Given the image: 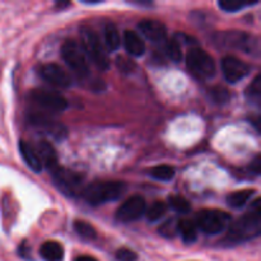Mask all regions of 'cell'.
<instances>
[{
	"label": "cell",
	"instance_id": "cell-1",
	"mask_svg": "<svg viewBox=\"0 0 261 261\" xmlns=\"http://www.w3.org/2000/svg\"><path fill=\"white\" fill-rule=\"evenodd\" d=\"M261 232V209L260 199H256L251 209L245 213L241 218L231 223L224 242L228 245H237L250 241L260 234Z\"/></svg>",
	"mask_w": 261,
	"mask_h": 261
},
{
	"label": "cell",
	"instance_id": "cell-2",
	"mask_svg": "<svg viewBox=\"0 0 261 261\" xmlns=\"http://www.w3.org/2000/svg\"><path fill=\"white\" fill-rule=\"evenodd\" d=\"M127 190L125 182L120 181H99L84 186L81 195L89 205H101L109 201L119 200Z\"/></svg>",
	"mask_w": 261,
	"mask_h": 261
},
{
	"label": "cell",
	"instance_id": "cell-3",
	"mask_svg": "<svg viewBox=\"0 0 261 261\" xmlns=\"http://www.w3.org/2000/svg\"><path fill=\"white\" fill-rule=\"evenodd\" d=\"M81 40L86 56L91 59L97 68L107 70L110 68V59L94 31L89 27H81Z\"/></svg>",
	"mask_w": 261,
	"mask_h": 261
},
{
	"label": "cell",
	"instance_id": "cell-4",
	"mask_svg": "<svg viewBox=\"0 0 261 261\" xmlns=\"http://www.w3.org/2000/svg\"><path fill=\"white\" fill-rule=\"evenodd\" d=\"M196 228L206 234H218L231 224V216L218 209H203L196 214Z\"/></svg>",
	"mask_w": 261,
	"mask_h": 261
},
{
	"label": "cell",
	"instance_id": "cell-5",
	"mask_svg": "<svg viewBox=\"0 0 261 261\" xmlns=\"http://www.w3.org/2000/svg\"><path fill=\"white\" fill-rule=\"evenodd\" d=\"M216 42L219 46L228 48H236L246 54H257L259 51V40L250 33L241 32V31H227V32L218 33L216 37Z\"/></svg>",
	"mask_w": 261,
	"mask_h": 261
},
{
	"label": "cell",
	"instance_id": "cell-6",
	"mask_svg": "<svg viewBox=\"0 0 261 261\" xmlns=\"http://www.w3.org/2000/svg\"><path fill=\"white\" fill-rule=\"evenodd\" d=\"M189 70L200 79H211L216 75V63L206 51L200 47H193L186 55Z\"/></svg>",
	"mask_w": 261,
	"mask_h": 261
},
{
	"label": "cell",
	"instance_id": "cell-7",
	"mask_svg": "<svg viewBox=\"0 0 261 261\" xmlns=\"http://www.w3.org/2000/svg\"><path fill=\"white\" fill-rule=\"evenodd\" d=\"M61 56L66 65L71 69L74 74L81 78H86L89 74V66L87 63V56L82 46L75 41L66 40L61 46Z\"/></svg>",
	"mask_w": 261,
	"mask_h": 261
},
{
	"label": "cell",
	"instance_id": "cell-8",
	"mask_svg": "<svg viewBox=\"0 0 261 261\" xmlns=\"http://www.w3.org/2000/svg\"><path fill=\"white\" fill-rule=\"evenodd\" d=\"M51 173H53V178L56 188L63 191L65 195L74 196L82 194L84 189V177L81 173L68 170V168L60 167V166Z\"/></svg>",
	"mask_w": 261,
	"mask_h": 261
},
{
	"label": "cell",
	"instance_id": "cell-9",
	"mask_svg": "<svg viewBox=\"0 0 261 261\" xmlns=\"http://www.w3.org/2000/svg\"><path fill=\"white\" fill-rule=\"evenodd\" d=\"M31 101L47 112H63L68 107V101L63 94L45 88H37L31 91Z\"/></svg>",
	"mask_w": 261,
	"mask_h": 261
},
{
	"label": "cell",
	"instance_id": "cell-10",
	"mask_svg": "<svg viewBox=\"0 0 261 261\" xmlns=\"http://www.w3.org/2000/svg\"><path fill=\"white\" fill-rule=\"evenodd\" d=\"M28 121L36 129L43 130L46 134L51 135L56 140L64 139L68 135V130H66V127L63 124H60V122L54 120L53 117L46 114H38V112H36V114L30 115L28 116Z\"/></svg>",
	"mask_w": 261,
	"mask_h": 261
},
{
	"label": "cell",
	"instance_id": "cell-11",
	"mask_svg": "<svg viewBox=\"0 0 261 261\" xmlns=\"http://www.w3.org/2000/svg\"><path fill=\"white\" fill-rule=\"evenodd\" d=\"M144 198L139 195H134L125 200L121 204L116 212V219L122 223H129V222L138 221L144 216L145 211H147V205H145Z\"/></svg>",
	"mask_w": 261,
	"mask_h": 261
},
{
	"label": "cell",
	"instance_id": "cell-12",
	"mask_svg": "<svg viewBox=\"0 0 261 261\" xmlns=\"http://www.w3.org/2000/svg\"><path fill=\"white\" fill-rule=\"evenodd\" d=\"M222 71L229 83H237L250 74V65L236 56L227 55L222 59Z\"/></svg>",
	"mask_w": 261,
	"mask_h": 261
},
{
	"label": "cell",
	"instance_id": "cell-13",
	"mask_svg": "<svg viewBox=\"0 0 261 261\" xmlns=\"http://www.w3.org/2000/svg\"><path fill=\"white\" fill-rule=\"evenodd\" d=\"M41 78L56 88H68L71 86V78L58 64H45L38 69Z\"/></svg>",
	"mask_w": 261,
	"mask_h": 261
},
{
	"label": "cell",
	"instance_id": "cell-14",
	"mask_svg": "<svg viewBox=\"0 0 261 261\" xmlns=\"http://www.w3.org/2000/svg\"><path fill=\"white\" fill-rule=\"evenodd\" d=\"M138 28L142 35L152 42H162L167 37V28L160 20L144 19L138 24Z\"/></svg>",
	"mask_w": 261,
	"mask_h": 261
},
{
	"label": "cell",
	"instance_id": "cell-15",
	"mask_svg": "<svg viewBox=\"0 0 261 261\" xmlns=\"http://www.w3.org/2000/svg\"><path fill=\"white\" fill-rule=\"evenodd\" d=\"M35 149L38 158H40V162L41 165H42V167H46L48 171H51V172L59 167L58 155H56L55 149H54V147L50 143L40 142Z\"/></svg>",
	"mask_w": 261,
	"mask_h": 261
},
{
	"label": "cell",
	"instance_id": "cell-16",
	"mask_svg": "<svg viewBox=\"0 0 261 261\" xmlns=\"http://www.w3.org/2000/svg\"><path fill=\"white\" fill-rule=\"evenodd\" d=\"M19 152L22 158L24 160L25 165L31 168L35 172L40 173L42 171V165L40 162V158H38L37 153H36L35 147L30 144L28 142H24V140H20L19 142Z\"/></svg>",
	"mask_w": 261,
	"mask_h": 261
},
{
	"label": "cell",
	"instance_id": "cell-17",
	"mask_svg": "<svg viewBox=\"0 0 261 261\" xmlns=\"http://www.w3.org/2000/svg\"><path fill=\"white\" fill-rule=\"evenodd\" d=\"M124 45L127 53L133 56H142L145 53V43L139 35L134 31H125Z\"/></svg>",
	"mask_w": 261,
	"mask_h": 261
},
{
	"label": "cell",
	"instance_id": "cell-18",
	"mask_svg": "<svg viewBox=\"0 0 261 261\" xmlns=\"http://www.w3.org/2000/svg\"><path fill=\"white\" fill-rule=\"evenodd\" d=\"M40 255L45 261H61L64 257V249L56 241L43 242L40 247Z\"/></svg>",
	"mask_w": 261,
	"mask_h": 261
},
{
	"label": "cell",
	"instance_id": "cell-19",
	"mask_svg": "<svg viewBox=\"0 0 261 261\" xmlns=\"http://www.w3.org/2000/svg\"><path fill=\"white\" fill-rule=\"evenodd\" d=\"M177 232L185 244H193L198 240V228L190 219H180L177 223Z\"/></svg>",
	"mask_w": 261,
	"mask_h": 261
},
{
	"label": "cell",
	"instance_id": "cell-20",
	"mask_svg": "<svg viewBox=\"0 0 261 261\" xmlns=\"http://www.w3.org/2000/svg\"><path fill=\"white\" fill-rule=\"evenodd\" d=\"M255 193H256V191L250 190V189L234 191V193H231L227 196V204H228L231 208L241 209L242 206H245V204L252 198V195H254Z\"/></svg>",
	"mask_w": 261,
	"mask_h": 261
},
{
	"label": "cell",
	"instance_id": "cell-21",
	"mask_svg": "<svg viewBox=\"0 0 261 261\" xmlns=\"http://www.w3.org/2000/svg\"><path fill=\"white\" fill-rule=\"evenodd\" d=\"M103 36H105V43H106L107 48H109L110 51H115L119 48L120 35H119V30H117V27L114 24V23L112 22L106 23V25H105Z\"/></svg>",
	"mask_w": 261,
	"mask_h": 261
},
{
	"label": "cell",
	"instance_id": "cell-22",
	"mask_svg": "<svg viewBox=\"0 0 261 261\" xmlns=\"http://www.w3.org/2000/svg\"><path fill=\"white\" fill-rule=\"evenodd\" d=\"M74 231L76 232L79 237L87 240V241H92V240L97 239V232L94 227L91 223H88V222L82 221V219L74 221Z\"/></svg>",
	"mask_w": 261,
	"mask_h": 261
},
{
	"label": "cell",
	"instance_id": "cell-23",
	"mask_svg": "<svg viewBox=\"0 0 261 261\" xmlns=\"http://www.w3.org/2000/svg\"><path fill=\"white\" fill-rule=\"evenodd\" d=\"M149 175L153 178L160 181H171L175 177V168L168 165L155 166L149 171Z\"/></svg>",
	"mask_w": 261,
	"mask_h": 261
},
{
	"label": "cell",
	"instance_id": "cell-24",
	"mask_svg": "<svg viewBox=\"0 0 261 261\" xmlns=\"http://www.w3.org/2000/svg\"><path fill=\"white\" fill-rule=\"evenodd\" d=\"M255 4H257V2H244V0H221V2H218V7L228 13L239 12L244 8L251 7Z\"/></svg>",
	"mask_w": 261,
	"mask_h": 261
},
{
	"label": "cell",
	"instance_id": "cell-25",
	"mask_svg": "<svg viewBox=\"0 0 261 261\" xmlns=\"http://www.w3.org/2000/svg\"><path fill=\"white\" fill-rule=\"evenodd\" d=\"M245 94H246L247 99H249L250 102H252V103H256V105L260 103V99H261V78H260V75L255 76V79L251 82V84H250V86L246 88Z\"/></svg>",
	"mask_w": 261,
	"mask_h": 261
},
{
	"label": "cell",
	"instance_id": "cell-26",
	"mask_svg": "<svg viewBox=\"0 0 261 261\" xmlns=\"http://www.w3.org/2000/svg\"><path fill=\"white\" fill-rule=\"evenodd\" d=\"M168 204H170V206L173 211L181 214L189 213L191 209L190 203H189L184 196L180 195H171L170 198H168Z\"/></svg>",
	"mask_w": 261,
	"mask_h": 261
},
{
	"label": "cell",
	"instance_id": "cell-27",
	"mask_svg": "<svg viewBox=\"0 0 261 261\" xmlns=\"http://www.w3.org/2000/svg\"><path fill=\"white\" fill-rule=\"evenodd\" d=\"M166 211H167V205L163 201H154L149 209L147 211V218L149 222H157L165 216Z\"/></svg>",
	"mask_w": 261,
	"mask_h": 261
},
{
	"label": "cell",
	"instance_id": "cell-28",
	"mask_svg": "<svg viewBox=\"0 0 261 261\" xmlns=\"http://www.w3.org/2000/svg\"><path fill=\"white\" fill-rule=\"evenodd\" d=\"M166 53H167L168 58L171 59L175 63H178L182 59V50H181L180 41H177L176 38L167 41L166 43Z\"/></svg>",
	"mask_w": 261,
	"mask_h": 261
},
{
	"label": "cell",
	"instance_id": "cell-29",
	"mask_svg": "<svg viewBox=\"0 0 261 261\" xmlns=\"http://www.w3.org/2000/svg\"><path fill=\"white\" fill-rule=\"evenodd\" d=\"M209 92H211L212 99L214 102H217V103H226L231 98V94H229L228 89L223 88V87H214Z\"/></svg>",
	"mask_w": 261,
	"mask_h": 261
},
{
	"label": "cell",
	"instance_id": "cell-30",
	"mask_svg": "<svg viewBox=\"0 0 261 261\" xmlns=\"http://www.w3.org/2000/svg\"><path fill=\"white\" fill-rule=\"evenodd\" d=\"M177 223H178V221H176V219H170V221H167L160 228L161 234L165 237H175L176 234L178 233Z\"/></svg>",
	"mask_w": 261,
	"mask_h": 261
},
{
	"label": "cell",
	"instance_id": "cell-31",
	"mask_svg": "<svg viewBox=\"0 0 261 261\" xmlns=\"http://www.w3.org/2000/svg\"><path fill=\"white\" fill-rule=\"evenodd\" d=\"M116 259L119 261H137L138 255L133 250L121 247L116 251Z\"/></svg>",
	"mask_w": 261,
	"mask_h": 261
},
{
	"label": "cell",
	"instance_id": "cell-32",
	"mask_svg": "<svg viewBox=\"0 0 261 261\" xmlns=\"http://www.w3.org/2000/svg\"><path fill=\"white\" fill-rule=\"evenodd\" d=\"M249 170H250V172L252 173V175H255V176L260 175V171H261V158H260V155H256V157H255L254 160L251 161V163H250V166H249Z\"/></svg>",
	"mask_w": 261,
	"mask_h": 261
},
{
	"label": "cell",
	"instance_id": "cell-33",
	"mask_svg": "<svg viewBox=\"0 0 261 261\" xmlns=\"http://www.w3.org/2000/svg\"><path fill=\"white\" fill-rule=\"evenodd\" d=\"M117 66L121 69L124 73H130L132 68H134V64L132 63V60H125L124 58L117 59Z\"/></svg>",
	"mask_w": 261,
	"mask_h": 261
},
{
	"label": "cell",
	"instance_id": "cell-34",
	"mask_svg": "<svg viewBox=\"0 0 261 261\" xmlns=\"http://www.w3.org/2000/svg\"><path fill=\"white\" fill-rule=\"evenodd\" d=\"M18 252H19L20 256H23L24 259H31V257H30V246H28L25 242H23V244L20 245Z\"/></svg>",
	"mask_w": 261,
	"mask_h": 261
},
{
	"label": "cell",
	"instance_id": "cell-35",
	"mask_svg": "<svg viewBox=\"0 0 261 261\" xmlns=\"http://www.w3.org/2000/svg\"><path fill=\"white\" fill-rule=\"evenodd\" d=\"M74 261H97L94 257L88 256V255H82V256H78Z\"/></svg>",
	"mask_w": 261,
	"mask_h": 261
}]
</instances>
